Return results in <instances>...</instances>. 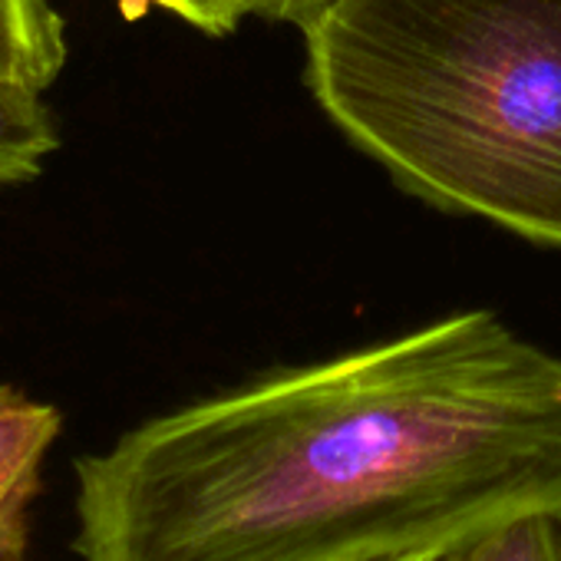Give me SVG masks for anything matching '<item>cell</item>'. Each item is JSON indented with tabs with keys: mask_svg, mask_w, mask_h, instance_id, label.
<instances>
[{
	"mask_svg": "<svg viewBox=\"0 0 561 561\" xmlns=\"http://www.w3.org/2000/svg\"><path fill=\"white\" fill-rule=\"evenodd\" d=\"M558 522H561V515H558Z\"/></svg>",
	"mask_w": 561,
	"mask_h": 561,
	"instance_id": "10",
	"label": "cell"
},
{
	"mask_svg": "<svg viewBox=\"0 0 561 561\" xmlns=\"http://www.w3.org/2000/svg\"><path fill=\"white\" fill-rule=\"evenodd\" d=\"M436 561H561V522L551 512L495 525Z\"/></svg>",
	"mask_w": 561,
	"mask_h": 561,
	"instance_id": "6",
	"label": "cell"
},
{
	"mask_svg": "<svg viewBox=\"0 0 561 561\" xmlns=\"http://www.w3.org/2000/svg\"><path fill=\"white\" fill-rule=\"evenodd\" d=\"M561 515V360L459 311L159 413L77 459L80 561L439 558Z\"/></svg>",
	"mask_w": 561,
	"mask_h": 561,
	"instance_id": "1",
	"label": "cell"
},
{
	"mask_svg": "<svg viewBox=\"0 0 561 561\" xmlns=\"http://www.w3.org/2000/svg\"><path fill=\"white\" fill-rule=\"evenodd\" d=\"M397 561H436V558H426V554H420V558H397Z\"/></svg>",
	"mask_w": 561,
	"mask_h": 561,
	"instance_id": "9",
	"label": "cell"
},
{
	"mask_svg": "<svg viewBox=\"0 0 561 561\" xmlns=\"http://www.w3.org/2000/svg\"><path fill=\"white\" fill-rule=\"evenodd\" d=\"M67 54V24L50 0H0V80L47 93Z\"/></svg>",
	"mask_w": 561,
	"mask_h": 561,
	"instance_id": "4",
	"label": "cell"
},
{
	"mask_svg": "<svg viewBox=\"0 0 561 561\" xmlns=\"http://www.w3.org/2000/svg\"><path fill=\"white\" fill-rule=\"evenodd\" d=\"M146 4L175 14L205 37H228L248 18V0H146Z\"/></svg>",
	"mask_w": 561,
	"mask_h": 561,
	"instance_id": "7",
	"label": "cell"
},
{
	"mask_svg": "<svg viewBox=\"0 0 561 561\" xmlns=\"http://www.w3.org/2000/svg\"><path fill=\"white\" fill-rule=\"evenodd\" d=\"M305 50L324 116L403 192L561 248V0H341Z\"/></svg>",
	"mask_w": 561,
	"mask_h": 561,
	"instance_id": "2",
	"label": "cell"
},
{
	"mask_svg": "<svg viewBox=\"0 0 561 561\" xmlns=\"http://www.w3.org/2000/svg\"><path fill=\"white\" fill-rule=\"evenodd\" d=\"M64 413L0 383V561H27L31 512L44 492V466L60 439Z\"/></svg>",
	"mask_w": 561,
	"mask_h": 561,
	"instance_id": "3",
	"label": "cell"
},
{
	"mask_svg": "<svg viewBox=\"0 0 561 561\" xmlns=\"http://www.w3.org/2000/svg\"><path fill=\"white\" fill-rule=\"evenodd\" d=\"M334 4H341V0H248V14L274 21V24H295L305 31Z\"/></svg>",
	"mask_w": 561,
	"mask_h": 561,
	"instance_id": "8",
	"label": "cell"
},
{
	"mask_svg": "<svg viewBox=\"0 0 561 561\" xmlns=\"http://www.w3.org/2000/svg\"><path fill=\"white\" fill-rule=\"evenodd\" d=\"M57 146L60 136L44 93L0 80V188L41 179Z\"/></svg>",
	"mask_w": 561,
	"mask_h": 561,
	"instance_id": "5",
	"label": "cell"
}]
</instances>
